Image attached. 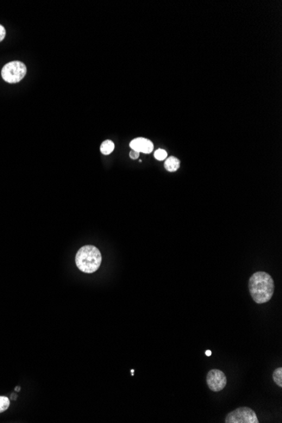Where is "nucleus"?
I'll return each mask as SVG.
<instances>
[{"label":"nucleus","mask_w":282,"mask_h":423,"mask_svg":"<svg viewBox=\"0 0 282 423\" xmlns=\"http://www.w3.org/2000/svg\"><path fill=\"white\" fill-rule=\"evenodd\" d=\"M180 167V162L178 158L174 157H170L166 158L165 162V169L166 171H176Z\"/></svg>","instance_id":"nucleus-7"},{"label":"nucleus","mask_w":282,"mask_h":423,"mask_svg":"<svg viewBox=\"0 0 282 423\" xmlns=\"http://www.w3.org/2000/svg\"><path fill=\"white\" fill-rule=\"evenodd\" d=\"M102 254L96 247L86 245L80 249L76 257V265L82 272H96L102 264Z\"/></svg>","instance_id":"nucleus-2"},{"label":"nucleus","mask_w":282,"mask_h":423,"mask_svg":"<svg viewBox=\"0 0 282 423\" xmlns=\"http://www.w3.org/2000/svg\"><path fill=\"white\" fill-rule=\"evenodd\" d=\"M9 400L4 396H0V413L5 412L9 408Z\"/></svg>","instance_id":"nucleus-10"},{"label":"nucleus","mask_w":282,"mask_h":423,"mask_svg":"<svg viewBox=\"0 0 282 423\" xmlns=\"http://www.w3.org/2000/svg\"><path fill=\"white\" fill-rule=\"evenodd\" d=\"M274 382L279 387H282V368H278L273 373Z\"/></svg>","instance_id":"nucleus-9"},{"label":"nucleus","mask_w":282,"mask_h":423,"mask_svg":"<svg viewBox=\"0 0 282 423\" xmlns=\"http://www.w3.org/2000/svg\"><path fill=\"white\" fill-rule=\"evenodd\" d=\"M129 157H130L131 159H137V158H139V157H140V152L133 151V150H132V151H130V153H129Z\"/></svg>","instance_id":"nucleus-13"},{"label":"nucleus","mask_w":282,"mask_h":423,"mask_svg":"<svg viewBox=\"0 0 282 423\" xmlns=\"http://www.w3.org/2000/svg\"><path fill=\"white\" fill-rule=\"evenodd\" d=\"M6 36V31L2 25H0V42L3 41Z\"/></svg>","instance_id":"nucleus-12"},{"label":"nucleus","mask_w":282,"mask_h":423,"mask_svg":"<svg viewBox=\"0 0 282 423\" xmlns=\"http://www.w3.org/2000/svg\"><path fill=\"white\" fill-rule=\"evenodd\" d=\"M129 146L133 151H138L140 153V152L145 154L151 153L154 149L153 143L145 138H137L133 139Z\"/></svg>","instance_id":"nucleus-6"},{"label":"nucleus","mask_w":282,"mask_h":423,"mask_svg":"<svg viewBox=\"0 0 282 423\" xmlns=\"http://www.w3.org/2000/svg\"><path fill=\"white\" fill-rule=\"evenodd\" d=\"M206 382L210 390L219 392L226 387L227 380L223 372L219 369H212L207 374Z\"/></svg>","instance_id":"nucleus-5"},{"label":"nucleus","mask_w":282,"mask_h":423,"mask_svg":"<svg viewBox=\"0 0 282 423\" xmlns=\"http://www.w3.org/2000/svg\"><path fill=\"white\" fill-rule=\"evenodd\" d=\"M205 355H206L207 357H209V356H211V351H205Z\"/></svg>","instance_id":"nucleus-14"},{"label":"nucleus","mask_w":282,"mask_h":423,"mask_svg":"<svg viewBox=\"0 0 282 423\" xmlns=\"http://www.w3.org/2000/svg\"><path fill=\"white\" fill-rule=\"evenodd\" d=\"M154 156L156 157V159L158 160V161H163V160L166 159V157H167V153L164 150L158 149V150L155 151Z\"/></svg>","instance_id":"nucleus-11"},{"label":"nucleus","mask_w":282,"mask_h":423,"mask_svg":"<svg viewBox=\"0 0 282 423\" xmlns=\"http://www.w3.org/2000/svg\"><path fill=\"white\" fill-rule=\"evenodd\" d=\"M26 66L22 62L13 61L6 64L2 69L1 76L3 81L10 84H15L23 80L26 75Z\"/></svg>","instance_id":"nucleus-3"},{"label":"nucleus","mask_w":282,"mask_h":423,"mask_svg":"<svg viewBox=\"0 0 282 423\" xmlns=\"http://www.w3.org/2000/svg\"><path fill=\"white\" fill-rule=\"evenodd\" d=\"M248 289L253 301L263 304L271 300L275 291L273 279L268 273H254L248 281Z\"/></svg>","instance_id":"nucleus-1"},{"label":"nucleus","mask_w":282,"mask_h":423,"mask_svg":"<svg viewBox=\"0 0 282 423\" xmlns=\"http://www.w3.org/2000/svg\"><path fill=\"white\" fill-rule=\"evenodd\" d=\"M114 147H115V145H114V143L113 141L105 140L104 142H102V145H101V152L106 156L110 155L114 151Z\"/></svg>","instance_id":"nucleus-8"},{"label":"nucleus","mask_w":282,"mask_h":423,"mask_svg":"<svg viewBox=\"0 0 282 423\" xmlns=\"http://www.w3.org/2000/svg\"><path fill=\"white\" fill-rule=\"evenodd\" d=\"M226 423H259V419L254 411L248 407L236 409L227 415Z\"/></svg>","instance_id":"nucleus-4"}]
</instances>
